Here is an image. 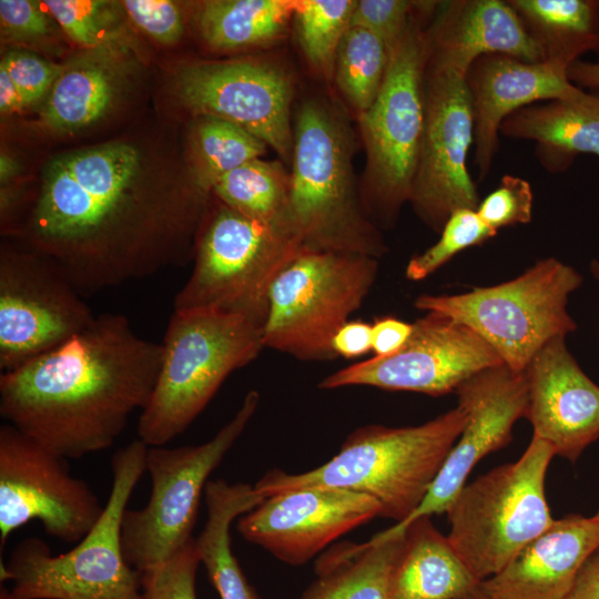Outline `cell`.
I'll return each mask as SVG.
<instances>
[{"label":"cell","instance_id":"6da1fadb","mask_svg":"<svg viewBox=\"0 0 599 599\" xmlns=\"http://www.w3.org/2000/svg\"><path fill=\"white\" fill-rule=\"evenodd\" d=\"M144 156L125 142L52 160L21 232L82 294L185 265L206 212L191 184L144 174Z\"/></svg>","mask_w":599,"mask_h":599},{"label":"cell","instance_id":"7a4b0ae2","mask_svg":"<svg viewBox=\"0 0 599 599\" xmlns=\"http://www.w3.org/2000/svg\"><path fill=\"white\" fill-rule=\"evenodd\" d=\"M162 354L124 315H97L60 346L1 373L0 415L67 459L106 449L149 402Z\"/></svg>","mask_w":599,"mask_h":599},{"label":"cell","instance_id":"3957f363","mask_svg":"<svg viewBox=\"0 0 599 599\" xmlns=\"http://www.w3.org/2000/svg\"><path fill=\"white\" fill-rule=\"evenodd\" d=\"M468 419L459 404L417 426L367 425L351 433L324 465L302 474L267 471L255 485L264 498L306 487L366 494L382 517L406 520L420 505Z\"/></svg>","mask_w":599,"mask_h":599},{"label":"cell","instance_id":"277c9868","mask_svg":"<svg viewBox=\"0 0 599 599\" xmlns=\"http://www.w3.org/2000/svg\"><path fill=\"white\" fill-rule=\"evenodd\" d=\"M293 138L290 215L303 248L382 257L387 246L356 187L345 121L309 99L297 110Z\"/></svg>","mask_w":599,"mask_h":599},{"label":"cell","instance_id":"5b68a950","mask_svg":"<svg viewBox=\"0 0 599 599\" xmlns=\"http://www.w3.org/2000/svg\"><path fill=\"white\" fill-rule=\"evenodd\" d=\"M149 446L141 439L116 450L112 485L93 528L74 548L53 556L37 537L21 540L7 562L1 585L9 599H141V573L126 561L121 526L129 499L145 469Z\"/></svg>","mask_w":599,"mask_h":599},{"label":"cell","instance_id":"8992f818","mask_svg":"<svg viewBox=\"0 0 599 599\" xmlns=\"http://www.w3.org/2000/svg\"><path fill=\"white\" fill-rule=\"evenodd\" d=\"M162 345V363L138 436L164 446L203 412L234 370L264 347L262 328L247 317L212 308L173 309Z\"/></svg>","mask_w":599,"mask_h":599},{"label":"cell","instance_id":"52a82bcc","mask_svg":"<svg viewBox=\"0 0 599 599\" xmlns=\"http://www.w3.org/2000/svg\"><path fill=\"white\" fill-rule=\"evenodd\" d=\"M437 1H418L409 27L389 52L374 103L358 115L366 152L359 190L367 216L378 229L395 225L409 202L425 123L426 27Z\"/></svg>","mask_w":599,"mask_h":599},{"label":"cell","instance_id":"ba28073f","mask_svg":"<svg viewBox=\"0 0 599 599\" xmlns=\"http://www.w3.org/2000/svg\"><path fill=\"white\" fill-rule=\"evenodd\" d=\"M199 227L193 270L173 309H219L263 328L274 281L303 250L294 226L253 220L220 202Z\"/></svg>","mask_w":599,"mask_h":599},{"label":"cell","instance_id":"9c48e42d","mask_svg":"<svg viewBox=\"0 0 599 599\" xmlns=\"http://www.w3.org/2000/svg\"><path fill=\"white\" fill-rule=\"evenodd\" d=\"M554 456L547 443L532 437L517 461L465 484L449 505L447 538L480 582L501 571L554 521L545 495Z\"/></svg>","mask_w":599,"mask_h":599},{"label":"cell","instance_id":"30bf717a","mask_svg":"<svg viewBox=\"0 0 599 599\" xmlns=\"http://www.w3.org/2000/svg\"><path fill=\"white\" fill-rule=\"evenodd\" d=\"M581 282L575 268L548 257L514 280L456 295L423 294L414 304L469 327L506 366L524 373L546 343L577 328L567 304Z\"/></svg>","mask_w":599,"mask_h":599},{"label":"cell","instance_id":"8fae6325","mask_svg":"<svg viewBox=\"0 0 599 599\" xmlns=\"http://www.w3.org/2000/svg\"><path fill=\"white\" fill-rule=\"evenodd\" d=\"M377 274L375 257L303 248L272 285L264 347L306 362L336 358L332 339L361 308Z\"/></svg>","mask_w":599,"mask_h":599},{"label":"cell","instance_id":"7c38bea8","mask_svg":"<svg viewBox=\"0 0 599 599\" xmlns=\"http://www.w3.org/2000/svg\"><path fill=\"white\" fill-rule=\"evenodd\" d=\"M260 394L250 390L233 418L196 446H149L145 469L152 489L143 508L126 509L121 526L123 554L140 573L189 544L209 477L255 414Z\"/></svg>","mask_w":599,"mask_h":599},{"label":"cell","instance_id":"4fadbf2b","mask_svg":"<svg viewBox=\"0 0 599 599\" xmlns=\"http://www.w3.org/2000/svg\"><path fill=\"white\" fill-rule=\"evenodd\" d=\"M65 457L10 424L0 427V550L17 528L38 520L45 532L78 544L101 517L104 505Z\"/></svg>","mask_w":599,"mask_h":599},{"label":"cell","instance_id":"5bb4252c","mask_svg":"<svg viewBox=\"0 0 599 599\" xmlns=\"http://www.w3.org/2000/svg\"><path fill=\"white\" fill-rule=\"evenodd\" d=\"M95 316L51 260L28 246L1 250V373L60 346L87 328Z\"/></svg>","mask_w":599,"mask_h":599},{"label":"cell","instance_id":"9a60e30c","mask_svg":"<svg viewBox=\"0 0 599 599\" xmlns=\"http://www.w3.org/2000/svg\"><path fill=\"white\" fill-rule=\"evenodd\" d=\"M465 78L425 64L424 133L409 203L437 233L454 212L480 202L467 169L474 114Z\"/></svg>","mask_w":599,"mask_h":599},{"label":"cell","instance_id":"2e32d148","mask_svg":"<svg viewBox=\"0 0 599 599\" xmlns=\"http://www.w3.org/2000/svg\"><path fill=\"white\" fill-rule=\"evenodd\" d=\"M504 364L473 329L449 316L426 312L413 323L405 345L386 357L351 364L324 377L318 388L372 386L443 396L478 372Z\"/></svg>","mask_w":599,"mask_h":599},{"label":"cell","instance_id":"e0dca14e","mask_svg":"<svg viewBox=\"0 0 599 599\" xmlns=\"http://www.w3.org/2000/svg\"><path fill=\"white\" fill-rule=\"evenodd\" d=\"M174 93L197 116L234 123L291 161L293 83L280 65L263 60L191 62L175 73Z\"/></svg>","mask_w":599,"mask_h":599},{"label":"cell","instance_id":"ac0fdd59","mask_svg":"<svg viewBox=\"0 0 599 599\" xmlns=\"http://www.w3.org/2000/svg\"><path fill=\"white\" fill-rule=\"evenodd\" d=\"M380 512L379 502L366 494L306 487L264 498L240 517L237 530L278 560L301 566Z\"/></svg>","mask_w":599,"mask_h":599},{"label":"cell","instance_id":"d6986e66","mask_svg":"<svg viewBox=\"0 0 599 599\" xmlns=\"http://www.w3.org/2000/svg\"><path fill=\"white\" fill-rule=\"evenodd\" d=\"M467 414V423L417 509L386 534L403 532L414 520L447 511L465 486L473 468L486 455L511 440L515 423L525 417L527 380L505 364L487 367L469 377L455 392Z\"/></svg>","mask_w":599,"mask_h":599},{"label":"cell","instance_id":"ffe728a7","mask_svg":"<svg viewBox=\"0 0 599 599\" xmlns=\"http://www.w3.org/2000/svg\"><path fill=\"white\" fill-rule=\"evenodd\" d=\"M532 437L576 461L599 438V386L580 368L566 337L546 343L525 369Z\"/></svg>","mask_w":599,"mask_h":599},{"label":"cell","instance_id":"44dd1931","mask_svg":"<svg viewBox=\"0 0 599 599\" xmlns=\"http://www.w3.org/2000/svg\"><path fill=\"white\" fill-rule=\"evenodd\" d=\"M465 79L474 114V163L481 179L489 174L506 118L536 102L569 99L582 92L560 64L527 62L498 53L475 60Z\"/></svg>","mask_w":599,"mask_h":599},{"label":"cell","instance_id":"7402d4cb","mask_svg":"<svg viewBox=\"0 0 599 599\" xmlns=\"http://www.w3.org/2000/svg\"><path fill=\"white\" fill-rule=\"evenodd\" d=\"M507 54L527 62L542 53L507 1L437 2L426 27V64L467 74L481 55Z\"/></svg>","mask_w":599,"mask_h":599},{"label":"cell","instance_id":"603a6c76","mask_svg":"<svg viewBox=\"0 0 599 599\" xmlns=\"http://www.w3.org/2000/svg\"><path fill=\"white\" fill-rule=\"evenodd\" d=\"M599 548V520L578 514L551 522L480 587L501 599H565Z\"/></svg>","mask_w":599,"mask_h":599},{"label":"cell","instance_id":"cb8c5ba5","mask_svg":"<svg viewBox=\"0 0 599 599\" xmlns=\"http://www.w3.org/2000/svg\"><path fill=\"white\" fill-rule=\"evenodd\" d=\"M500 134L535 141L551 173L566 171L578 155L599 156V91L525 106L504 120Z\"/></svg>","mask_w":599,"mask_h":599},{"label":"cell","instance_id":"d4e9b609","mask_svg":"<svg viewBox=\"0 0 599 599\" xmlns=\"http://www.w3.org/2000/svg\"><path fill=\"white\" fill-rule=\"evenodd\" d=\"M405 530L375 535L364 544H339L315 562L317 578L301 599H390Z\"/></svg>","mask_w":599,"mask_h":599},{"label":"cell","instance_id":"484cf974","mask_svg":"<svg viewBox=\"0 0 599 599\" xmlns=\"http://www.w3.org/2000/svg\"><path fill=\"white\" fill-rule=\"evenodd\" d=\"M390 599H464L480 583L429 517L405 529Z\"/></svg>","mask_w":599,"mask_h":599},{"label":"cell","instance_id":"4316f807","mask_svg":"<svg viewBox=\"0 0 599 599\" xmlns=\"http://www.w3.org/2000/svg\"><path fill=\"white\" fill-rule=\"evenodd\" d=\"M123 81L120 64L110 48L77 55L50 89L41 110L42 124L57 132L85 128L103 118L115 103Z\"/></svg>","mask_w":599,"mask_h":599},{"label":"cell","instance_id":"83f0119b","mask_svg":"<svg viewBox=\"0 0 599 599\" xmlns=\"http://www.w3.org/2000/svg\"><path fill=\"white\" fill-rule=\"evenodd\" d=\"M206 521L196 547L200 561L221 599H261L247 581L231 547V525L264 500L254 486L209 480L205 490Z\"/></svg>","mask_w":599,"mask_h":599},{"label":"cell","instance_id":"f1b7e54d","mask_svg":"<svg viewBox=\"0 0 599 599\" xmlns=\"http://www.w3.org/2000/svg\"><path fill=\"white\" fill-rule=\"evenodd\" d=\"M542 53L568 68L599 48V0H507Z\"/></svg>","mask_w":599,"mask_h":599},{"label":"cell","instance_id":"f546056e","mask_svg":"<svg viewBox=\"0 0 599 599\" xmlns=\"http://www.w3.org/2000/svg\"><path fill=\"white\" fill-rule=\"evenodd\" d=\"M295 0H211L196 14L200 33L216 50L264 45L281 38Z\"/></svg>","mask_w":599,"mask_h":599},{"label":"cell","instance_id":"4dcf8cb0","mask_svg":"<svg viewBox=\"0 0 599 599\" xmlns=\"http://www.w3.org/2000/svg\"><path fill=\"white\" fill-rule=\"evenodd\" d=\"M212 192L219 202L247 217L293 225L290 215V174L280 163L260 158L251 160L222 175L214 183Z\"/></svg>","mask_w":599,"mask_h":599},{"label":"cell","instance_id":"1f68e13d","mask_svg":"<svg viewBox=\"0 0 599 599\" xmlns=\"http://www.w3.org/2000/svg\"><path fill=\"white\" fill-rule=\"evenodd\" d=\"M266 148L262 140L234 123L214 116H197L192 135V182L207 197L222 175L261 158Z\"/></svg>","mask_w":599,"mask_h":599},{"label":"cell","instance_id":"d6a6232c","mask_svg":"<svg viewBox=\"0 0 599 599\" xmlns=\"http://www.w3.org/2000/svg\"><path fill=\"white\" fill-rule=\"evenodd\" d=\"M388 62L389 51L378 37L363 28H348L337 49L334 79L357 115L377 98Z\"/></svg>","mask_w":599,"mask_h":599},{"label":"cell","instance_id":"836d02e7","mask_svg":"<svg viewBox=\"0 0 599 599\" xmlns=\"http://www.w3.org/2000/svg\"><path fill=\"white\" fill-rule=\"evenodd\" d=\"M356 0H295L293 19L302 52L326 79L334 78L339 43L351 27Z\"/></svg>","mask_w":599,"mask_h":599},{"label":"cell","instance_id":"e575fe53","mask_svg":"<svg viewBox=\"0 0 599 599\" xmlns=\"http://www.w3.org/2000/svg\"><path fill=\"white\" fill-rule=\"evenodd\" d=\"M496 234V231L481 221L476 210H458L446 221L439 240L409 260L406 266V277L410 281L424 280L457 253L479 245Z\"/></svg>","mask_w":599,"mask_h":599},{"label":"cell","instance_id":"d590c367","mask_svg":"<svg viewBox=\"0 0 599 599\" xmlns=\"http://www.w3.org/2000/svg\"><path fill=\"white\" fill-rule=\"evenodd\" d=\"M196 538L166 561L141 572V599H196Z\"/></svg>","mask_w":599,"mask_h":599},{"label":"cell","instance_id":"8d00e7d4","mask_svg":"<svg viewBox=\"0 0 599 599\" xmlns=\"http://www.w3.org/2000/svg\"><path fill=\"white\" fill-rule=\"evenodd\" d=\"M42 3L75 43L89 50L106 47L104 42L109 2L47 0Z\"/></svg>","mask_w":599,"mask_h":599},{"label":"cell","instance_id":"74e56055","mask_svg":"<svg viewBox=\"0 0 599 599\" xmlns=\"http://www.w3.org/2000/svg\"><path fill=\"white\" fill-rule=\"evenodd\" d=\"M534 193L530 183L506 174L499 185L479 202L477 214L481 221L498 232L515 224L529 223L532 217Z\"/></svg>","mask_w":599,"mask_h":599},{"label":"cell","instance_id":"f35d334b","mask_svg":"<svg viewBox=\"0 0 599 599\" xmlns=\"http://www.w3.org/2000/svg\"><path fill=\"white\" fill-rule=\"evenodd\" d=\"M417 4L406 0H358L351 27L374 33L390 52L405 35Z\"/></svg>","mask_w":599,"mask_h":599},{"label":"cell","instance_id":"ab89813d","mask_svg":"<svg viewBox=\"0 0 599 599\" xmlns=\"http://www.w3.org/2000/svg\"><path fill=\"white\" fill-rule=\"evenodd\" d=\"M0 65L8 71L24 105L39 101L51 89L63 69V65L21 51L8 52Z\"/></svg>","mask_w":599,"mask_h":599},{"label":"cell","instance_id":"60d3db41","mask_svg":"<svg viewBox=\"0 0 599 599\" xmlns=\"http://www.w3.org/2000/svg\"><path fill=\"white\" fill-rule=\"evenodd\" d=\"M122 4L131 20L160 43H175L183 34V16L172 1L126 0Z\"/></svg>","mask_w":599,"mask_h":599},{"label":"cell","instance_id":"b9f144b4","mask_svg":"<svg viewBox=\"0 0 599 599\" xmlns=\"http://www.w3.org/2000/svg\"><path fill=\"white\" fill-rule=\"evenodd\" d=\"M2 33L14 40L38 39L49 34L51 23L40 6L27 0H1Z\"/></svg>","mask_w":599,"mask_h":599},{"label":"cell","instance_id":"7bdbcfd3","mask_svg":"<svg viewBox=\"0 0 599 599\" xmlns=\"http://www.w3.org/2000/svg\"><path fill=\"white\" fill-rule=\"evenodd\" d=\"M413 332V324L393 316L375 318L372 324V352L376 357L397 353Z\"/></svg>","mask_w":599,"mask_h":599},{"label":"cell","instance_id":"ee69618b","mask_svg":"<svg viewBox=\"0 0 599 599\" xmlns=\"http://www.w3.org/2000/svg\"><path fill=\"white\" fill-rule=\"evenodd\" d=\"M335 355L351 359L372 351V324L363 321H348L332 339Z\"/></svg>","mask_w":599,"mask_h":599},{"label":"cell","instance_id":"f6af8a7d","mask_svg":"<svg viewBox=\"0 0 599 599\" xmlns=\"http://www.w3.org/2000/svg\"><path fill=\"white\" fill-rule=\"evenodd\" d=\"M565 599H599V548L582 565Z\"/></svg>","mask_w":599,"mask_h":599},{"label":"cell","instance_id":"bcb514c9","mask_svg":"<svg viewBox=\"0 0 599 599\" xmlns=\"http://www.w3.org/2000/svg\"><path fill=\"white\" fill-rule=\"evenodd\" d=\"M567 77L578 88L599 91V60L588 62L577 60L567 68Z\"/></svg>","mask_w":599,"mask_h":599},{"label":"cell","instance_id":"7dc6e473","mask_svg":"<svg viewBox=\"0 0 599 599\" xmlns=\"http://www.w3.org/2000/svg\"><path fill=\"white\" fill-rule=\"evenodd\" d=\"M24 105L21 95L4 67L0 65V110L2 114H10L21 110Z\"/></svg>","mask_w":599,"mask_h":599},{"label":"cell","instance_id":"c3c4849f","mask_svg":"<svg viewBox=\"0 0 599 599\" xmlns=\"http://www.w3.org/2000/svg\"><path fill=\"white\" fill-rule=\"evenodd\" d=\"M11 176H13V162L8 159L6 155H1V182H7Z\"/></svg>","mask_w":599,"mask_h":599},{"label":"cell","instance_id":"681fc988","mask_svg":"<svg viewBox=\"0 0 599 599\" xmlns=\"http://www.w3.org/2000/svg\"><path fill=\"white\" fill-rule=\"evenodd\" d=\"M464 599H501V598H498V597H496L494 595H490L489 592L485 591L480 587V583H479V586Z\"/></svg>","mask_w":599,"mask_h":599},{"label":"cell","instance_id":"f907efd6","mask_svg":"<svg viewBox=\"0 0 599 599\" xmlns=\"http://www.w3.org/2000/svg\"><path fill=\"white\" fill-rule=\"evenodd\" d=\"M590 271H591L592 276L599 284V261L598 260H593L590 263Z\"/></svg>","mask_w":599,"mask_h":599},{"label":"cell","instance_id":"816d5d0a","mask_svg":"<svg viewBox=\"0 0 599 599\" xmlns=\"http://www.w3.org/2000/svg\"><path fill=\"white\" fill-rule=\"evenodd\" d=\"M0 599H9L4 592V590L2 589L1 587V590H0Z\"/></svg>","mask_w":599,"mask_h":599},{"label":"cell","instance_id":"f5cc1de1","mask_svg":"<svg viewBox=\"0 0 599 599\" xmlns=\"http://www.w3.org/2000/svg\"><path fill=\"white\" fill-rule=\"evenodd\" d=\"M593 517L599 520V510L593 515Z\"/></svg>","mask_w":599,"mask_h":599},{"label":"cell","instance_id":"db71d44e","mask_svg":"<svg viewBox=\"0 0 599 599\" xmlns=\"http://www.w3.org/2000/svg\"><path fill=\"white\" fill-rule=\"evenodd\" d=\"M596 54H597V57H598L597 60H599V48H598V50L596 51Z\"/></svg>","mask_w":599,"mask_h":599}]
</instances>
